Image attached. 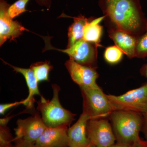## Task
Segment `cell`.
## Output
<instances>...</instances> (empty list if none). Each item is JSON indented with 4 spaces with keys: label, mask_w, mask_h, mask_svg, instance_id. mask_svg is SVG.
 <instances>
[{
    "label": "cell",
    "mask_w": 147,
    "mask_h": 147,
    "mask_svg": "<svg viewBox=\"0 0 147 147\" xmlns=\"http://www.w3.org/2000/svg\"><path fill=\"white\" fill-rule=\"evenodd\" d=\"M0 1H3V0H0Z\"/></svg>",
    "instance_id": "obj_31"
},
{
    "label": "cell",
    "mask_w": 147,
    "mask_h": 147,
    "mask_svg": "<svg viewBox=\"0 0 147 147\" xmlns=\"http://www.w3.org/2000/svg\"><path fill=\"white\" fill-rule=\"evenodd\" d=\"M130 146L131 145L117 142V144H114L108 147H130Z\"/></svg>",
    "instance_id": "obj_29"
},
{
    "label": "cell",
    "mask_w": 147,
    "mask_h": 147,
    "mask_svg": "<svg viewBox=\"0 0 147 147\" xmlns=\"http://www.w3.org/2000/svg\"><path fill=\"white\" fill-rule=\"evenodd\" d=\"M105 18L104 15L98 18L91 17L90 19L84 26L83 39L88 42L94 43L98 47H102L100 42L103 27L100 24Z\"/></svg>",
    "instance_id": "obj_15"
},
{
    "label": "cell",
    "mask_w": 147,
    "mask_h": 147,
    "mask_svg": "<svg viewBox=\"0 0 147 147\" xmlns=\"http://www.w3.org/2000/svg\"><path fill=\"white\" fill-rule=\"evenodd\" d=\"M147 57V23L145 32L137 38L135 57L142 59Z\"/></svg>",
    "instance_id": "obj_19"
},
{
    "label": "cell",
    "mask_w": 147,
    "mask_h": 147,
    "mask_svg": "<svg viewBox=\"0 0 147 147\" xmlns=\"http://www.w3.org/2000/svg\"><path fill=\"white\" fill-rule=\"evenodd\" d=\"M142 131L144 135L146 140H147V112L143 115V126Z\"/></svg>",
    "instance_id": "obj_25"
},
{
    "label": "cell",
    "mask_w": 147,
    "mask_h": 147,
    "mask_svg": "<svg viewBox=\"0 0 147 147\" xmlns=\"http://www.w3.org/2000/svg\"><path fill=\"white\" fill-rule=\"evenodd\" d=\"M67 125L47 127L35 143L37 147H68Z\"/></svg>",
    "instance_id": "obj_11"
},
{
    "label": "cell",
    "mask_w": 147,
    "mask_h": 147,
    "mask_svg": "<svg viewBox=\"0 0 147 147\" xmlns=\"http://www.w3.org/2000/svg\"><path fill=\"white\" fill-rule=\"evenodd\" d=\"M124 53L116 45L106 48L104 53V58L106 62L110 65L117 64L122 59Z\"/></svg>",
    "instance_id": "obj_18"
},
{
    "label": "cell",
    "mask_w": 147,
    "mask_h": 147,
    "mask_svg": "<svg viewBox=\"0 0 147 147\" xmlns=\"http://www.w3.org/2000/svg\"><path fill=\"white\" fill-rule=\"evenodd\" d=\"M108 26L127 32L138 38L145 32L147 21L140 0H98Z\"/></svg>",
    "instance_id": "obj_1"
},
{
    "label": "cell",
    "mask_w": 147,
    "mask_h": 147,
    "mask_svg": "<svg viewBox=\"0 0 147 147\" xmlns=\"http://www.w3.org/2000/svg\"><path fill=\"white\" fill-rule=\"evenodd\" d=\"M10 5L5 0L0 2V45H2L7 40H15L28 31L18 21H13L8 13Z\"/></svg>",
    "instance_id": "obj_10"
},
{
    "label": "cell",
    "mask_w": 147,
    "mask_h": 147,
    "mask_svg": "<svg viewBox=\"0 0 147 147\" xmlns=\"http://www.w3.org/2000/svg\"><path fill=\"white\" fill-rule=\"evenodd\" d=\"M140 72L143 76L147 78V64L142 66L140 70Z\"/></svg>",
    "instance_id": "obj_28"
},
{
    "label": "cell",
    "mask_w": 147,
    "mask_h": 147,
    "mask_svg": "<svg viewBox=\"0 0 147 147\" xmlns=\"http://www.w3.org/2000/svg\"><path fill=\"white\" fill-rule=\"evenodd\" d=\"M36 1L38 4L41 6H45L48 9L50 8L51 7V0H35Z\"/></svg>",
    "instance_id": "obj_26"
},
{
    "label": "cell",
    "mask_w": 147,
    "mask_h": 147,
    "mask_svg": "<svg viewBox=\"0 0 147 147\" xmlns=\"http://www.w3.org/2000/svg\"><path fill=\"white\" fill-rule=\"evenodd\" d=\"M13 142L14 145L11 147H37L34 143L27 142L22 139L15 140Z\"/></svg>",
    "instance_id": "obj_23"
},
{
    "label": "cell",
    "mask_w": 147,
    "mask_h": 147,
    "mask_svg": "<svg viewBox=\"0 0 147 147\" xmlns=\"http://www.w3.org/2000/svg\"><path fill=\"white\" fill-rule=\"evenodd\" d=\"M71 17L73 18L74 22L68 28L67 48L71 47L79 40L83 39L84 26L91 18H87L81 14L76 17Z\"/></svg>",
    "instance_id": "obj_16"
},
{
    "label": "cell",
    "mask_w": 147,
    "mask_h": 147,
    "mask_svg": "<svg viewBox=\"0 0 147 147\" xmlns=\"http://www.w3.org/2000/svg\"><path fill=\"white\" fill-rule=\"evenodd\" d=\"M14 138L7 125H0V147H11Z\"/></svg>",
    "instance_id": "obj_21"
},
{
    "label": "cell",
    "mask_w": 147,
    "mask_h": 147,
    "mask_svg": "<svg viewBox=\"0 0 147 147\" xmlns=\"http://www.w3.org/2000/svg\"><path fill=\"white\" fill-rule=\"evenodd\" d=\"M114 111L125 110L144 115L147 112V83L119 96L108 94Z\"/></svg>",
    "instance_id": "obj_6"
},
{
    "label": "cell",
    "mask_w": 147,
    "mask_h": 147,
    "mask_svg": "<svg viewBox=\"0 0 147 147\" xmlns=\"http://www.w3.org/2000/svg\"><path fill=\"white\" fill-rule=\"evenodd\" d=\"M86 132L91 144L96 147H108L115 144V136L107 119L89 120Z\"/></svg>",
    "instance_id": "obj_7"
},
{
    "label": "cell",
    "mask_w": 147,
    "mask_h": 147,
    "mask_svg": "<svg viewBox=\"0 0 147 147\" xmlns=\"http://www.w3.org/2000/svg\"><path fill=\"white\" fill-rule=\"evenodd\" d=\"M83 99V112L90 119H106L114 112L108 95L100 87L96 88H80Z\"/></svg>",
    "instance_id": "obj_4"
},
{
    "label": "cell",
    "mask_w": 147,
    "mask_h": 147,
    "mask_svg": "<svg viewBox=\"0 0 147 147\" xmlns=\"http://www.w3.org/2000/svg\"><path fill=\"white\" fill-rule=\"evenodd\" d=\"M53 92L51 100H47L42 96L37 101V110L40 113L42 121L48 127H55L62 125L70 126L75 119V114L62 107L59 99L60 87L52 85Z\"/></svg>",
    "instance_id": "obj_3"
},
{
    "label": "cell",
    "mask_w": 147,
    "mask_h": 147,
    "mask_svg": "<svg viewBox=\"0 0 147 147\" xmlns=\"http://www.w3.org/2000/svg\"><path fill=\"white\" fill-rule=\"evenodd\" d=\"M90 117L83 112L79 119L67 130L68 147H88L91 144L87 136V123Z\"/></svg>",
    "instance_id": "obj_12"
},
{
    "label": "cell",
    "mask_w": 147,
    "mask_h": 147,
    "mask_svg": "<svg viewBox=\"0 0 147 147\" xmlns=\"http://www.w3.org/2000/svg\"><path fill=\"white\" fill-rule=\"evenodd\" d=\"M113 131L118 143L131 145L139 138L143 115L125 110H116L110 117Z\"/></svg>",
    "instance_id": "obj_2"
},
{
    "label": "cell",
    "mask_w": 147,
    "mask_h": 147,
    "mask_svg": "<svg viewBox=\"0 0 147 147\" xmlns=\"http://www.w3.org/2000/svg\"><path fill=\"white\" fill-rule=\"evenodd\" d=\"M65 66L71 79L80 88L100 87L96 83L99 75L96 69L79 64L70 59L66 62Z\"/></svg>",
    "instance_id": "obj_9"
},
{
    "label": "cell",
    "mask_w": 147,
    "mask_h": 147,
    "mask_svg": "<svg viewBox=\"0 0 147 147\" xmlns=\"http://www.w3.org/2000/svg\"><path fill=\"white\" fill-rule=\"evenodd\" d=\"M45 42L44 51L56 50L61 51L69 56L70 59L82 65L94 69L98 67L97 45L88 42L83 39L76 41L71 47L65 49L55 48L50 44V37H42Z\"/></svg>",
    "instance_id": "obj_5"
},
{
    "label": "cell",
    "mask_w": 147,
    "mask_h": 147,
    "mask_svg": "<svg viewBox=\"0 0 147 147\" xmlns=\"http://www.w3.org/2000/svg\"><path fill=\"white\" fill-rule=\"evenodd\" d=\"M47 127L39 112L35 111L30 117L17 120L13 141L22 139L35 144Z\"/></svg>",
    "instance_id": "obj_8"
},
{
    "label": "cell",
    "mask_w": 147,
    "mask_h": 147,
    "mask_svg": "<svg viewBox=\"0 0 147 147\" xmlns=\"http://www.w3.org/2000/svg\"><path fill=\"white\" fill-rule=\"evenodd\" d=\"M130 147H147V140L144 141L139 137L131 145Z\"/></svg>",
    "instance_id": "obj_24"
},
{
    "label": "cell",
    "mask_w": 147,
    "mask_h": 147,
    "mask_svg": "<svg viewBox=\"0 0 147 147\" xmlns=\"http://www.w3.org/2000/svg\"><path fill=\"white\" fill-rule=\"evenodd\" d=\"M88 147H96L95 146H94V145H92V144H90L89 146H88Z\"/></svg>",
    "instance_id": "obj_30"
},
{
    "label": "cell",
    "mask_w": 147,
    "mask_h": 147,
    "mask_svg": "<svg viewBox=\"0 0 147 147\" xmlns=\"http://www.w3.org/2000/svg\"><path fill=\"white\" fill-rule=\"evenodd\" d=\"M30 0H18L14 3L9 6L8 13L11 18H15L21 13L28 11L26 6Z\"/></svg>",
    "instance_id": "obj_20"
},
{
    "label": "cell",
    "mask_w": 147,
    "mask_h": 147,
    "mask_svg": "<svg viewBox=\"0 0 147 147\" xmlns=\"http://www.w3.org/2000/svg\"><path fill=\"white\" fill-rule=\"evenodd\" d=\"M30 68L33 71L38 82H49V75L50 71L53 69V66L50 62H38L32 64Z\"/></svg>",
    "instance_id": "obj_17"
},
{
    "label": "cell",
    "mask_w": 147,
    "mask_h": 147,
    "mask_svg": "<svg viewBox=\"0 0 147 147\" xmlns=\"http://www.w3.org/2000/svg\"><path fill=\"white\" fill-rule=\"evenodd\" d=\"M5 63L9 65L13 69V71L16 72L21 74L24 76L26 80L27 86L29 90V95L26 99L24 105L26 106V110L27 112L29 111H32L34 110V103L35 102L34 96L35 95H39L41 96L38 89V82L36 78L33 71L30 68L27 69L17 67L7 63L6 62L3 60Z\"/></svg>",
    "instance_id": "obj_14"
},
{
    "label": "cell",
    "mask_w": 147,
    "mask_h": 147,
    "mask_svg": "<svg viewBox=\"0 0 147 147\" xmlns=\"http://www.w3.org/2000/svg\"><path fill=\"white\" fill-rule=\"evenodd\" d=\"M26 100H21L20 101H16V102H11V103H5V104H1L0 105V114L1 115H4L5 113L8 109L14 107L18 106L21 104H25Z\"/></svg>",
    "instance_id": "obj_22"
},
{
    "label": "cell",
    "mask_w": 147,
    "mask_h": 147,
    "mask_svg": "<svg viewBox=\"0 0 147 147\" xmlns=\"http://www.w3.org/2000/svg\"><path fill=\"white\" fill-rule=\"evenodd\" d=\"M14 115L11 116L9 117H6L0 119V125H7L9 121Z\"/></svg>",
    "instance_id": "obj_27"
},
{
    "label": "cell",
    "mask_w": 147,
    "mask_h": 147,
    "mask_svg": "<svg viewBox=\"0 0 147 147\" xmlns=\"http://www.w3.org/2000/svg\"><path fill=\"white\" fill-rule=\"evenodd\" d=\"M108 27L109 36L115 45L129 59L135 57L137 38L122 30Z\"/></svg>",
    "instance_id": "obj_13"
}]
</instances>
